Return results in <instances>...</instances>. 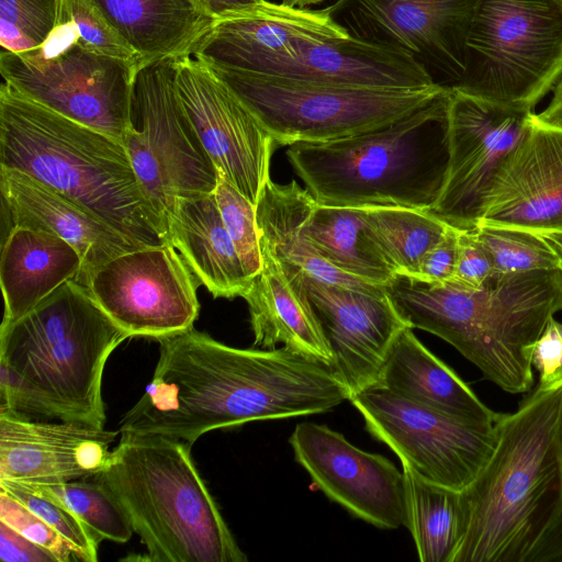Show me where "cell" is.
<instances>
[{"instance_id": "6da1fadb", "label": "cell", "mask_w": 562, "mask_h": 562, "mask_svg": "<svg viewBox=\"0 0 562 562\" xmlns=\"http://www.w3.org/2000/svg\"><path fill=\"white\" fill-rule=\"evenodd\" d=\"M150 383L119 431L193 445L250 422L322 414L349 392L333 364L285 346L240 349L194 327L159 340Z\"/></svg>"}, {"instance_id": "7a4b0ae2", "label": "cell", "mask_w": 562, "mask_h": 562, "mask_svg": "<svg viewBox=\"0 0 562 562\" xmlns=\"http://www.w3.org/2000/svg\"><path fill=\"white\" fill-rule=\"evenodd\" d=\"M495 425V448L462 491L452 562H562V386H537Z\"/></svg>"}, {"instance_id": "3957f363", "label": "cell", "mask_w": 562, "mask_h": 562, "mask_svg": "<svg viewBox=\"0 0 562 562\" xmlns=\"http://www.w3.org/2000/svg\"><path fill=\"white\" fill-rule=\"evenodd\" d=\"M130 335L77 279L0 327V412L104 428L102 375Z\"/></svg>"}, {"instance_id": "277c9868", "label": "cell", "mask_w": 562, "mask_h": 562, "mask_svg": "<svg viewBox=\"0 0 562 562\" xmlns=\"http://www.w3.org/2000/svg\"><path fill=\"white\" fill-rule=\"evenodd\" d=\"M385 290L409 327L440 337L513 394L533 385V344L562 311V269L493 274L475 290L395 276Z\"/></svg>"}, {"instance_id": "5b68a950", "label": "cell", "mask_w": 562, "mask_h": 562, "mask_svg": "<svg viewBox=\"0 0 562 562\" xmlns=\"http://www.w3.org/2000/svg\"><path fill=\"white\" fill-rule=\"evenodd\" d=\"M0 167L52 187L140 247L167 244L124 144L38 104L4 81Z\"/></svg>"}, {"instance_id": "8992f818", "label": "cell", "mask_w": 562, "mask_h": 562, "mask_svg": "<svg viewBox=\"0 0 562 562\" xmlns=\"http://www.w3.org/2000/svg\"><path fill=\"white\" fill-rule=\"evenodd\" d=\"M449 94L367 133L292 144L288 160L319 204L428 211L447 169Z\"/></svg>"}, {"instance_id": "52a82bcc", "label": "cell", "mask_w": 562, "mask_h": 562, "mask_svg": "<svg viewBox=\"0 0 562 562\" xmlns=\"http://www.w3.org/2000/svg\"><path fill=\"white\" fill-rule=\"evenodd\" d=\"M192 445L122 432L98 477L153 562H245L191 457Z\"/></svg>"}, {"instance_id": "ba28073f", "label": "cell", "mask_w": 562, "mask_h": 562, "mask_svg": "<svg viewBox=\"0 0 562 562\" xmlns=\"http://www.w3.org/2000/svg\"><path fill=\"white\" fill-rule=\"evenodd\" d=\"M211 68L251 111L276 144L283 146L330 142L367 133L450 91L439 85L418 89L335 86Z\"/></svg>"}, {"instance_id": "9c48e42d", "label": "cell", "mask_w": 562, "mask_h": 562, "mask_svg": "<svg viewBox=\"0 0 562 562\" xmlns=\"http://www.w3.org/2000/svg\"><path fill=\"white\" fill-rule=\"evenodd\" d=\"M562 78V0H479L454 89L531 110Z\"/></svg>"}, {"instance_id": "30bf717a", "label": "cell", "mask_w": 562, "mask_h": 562, "mask_svg": "<svg viewBox=\"0 0 562 562\" xmlns=\"http://www.w3.org/2000/svg\"><path fill=\"white\" fill-rule=\"evenodd\" d=\"M175 60H157L138 68L134 82L133 126L123 138L167 244L168 217L175 199L213 193L218 179L217 169L177 95Z\"/></svg>"}, {"instance_id": "8fae6325", "label": "cell", "mask_w": 562, "mask_h": 562, "mask_svg": "<svg viewBox=\"0 0 562 562\" xmlns=\"http://www.w3.org/2000/svg\"><path fill=\"white\" fill-rule=\"evenodd\" d=\"M367 430L420 479L463 491L488 461L496 423L449 415L372 385L350 400Z\"/></svg>"}, {"instance_id": "7c38bea8", "label": "cell", "mask_w": 562, "mask_h": 562, "mask_svg": "<svg viewBox=\"0 0 562 562\" xmlns=\"http://www.w3.org/2000/svg\"><path fill=\"white\" fill-rule=\"evenodd\" d=\"M138 64L89 50L78 43L49 58L1 50L3 81L26 98L123 143L133 126Z\"/></svg>"}, {"instance_id": "4fadbf2b", "label": "cell", "mask_w": 562, "mask_h": 562, "mask_svg": "<svg viewBox=\"0 0 562 562\" xmlns=\"http://www.w3.org/2000/svg\"><path fill=\"white\" fill-rule=\"evenodd\" d=\"M533 111L451 89L447 109L448 161L429 213L459 229L477 227L496 178L529 130Z\"/></svg>"}, {"instance_id": "5bb4252c", "label": "cell", "mask_w": 562, "mask_h": 562, "mask_svg": "<svg viewBox=\"0 0 562 562\" xmlns=\"http://www.w3.org/2000/svg\"><path fill=\"white\" fill-rule=\"evenodd\" d=\"M104 313L130 337L159 340L193 328L200 284L170 244L123 252L85 281Z\"/></svg>"}, {"instance_id": "9a60e30c", "label": "cell", "mask_w": 562, "mask_h": 562, "mask_svg": "<svg viewBox=\"0 0 562 562\" xmlns=\"http://www.w3.org/2000/svg\"><path fill=\"white\" fill-rule=\"evenodd\" d=\"M479 0H337L331 18L355 38L404 50L435 83L454 89Z\"/></svg>"}, {"instance_id": "2e32d148", "label": "cell", "mask_w": 562, "mask_h": 562, "mask_svg": "<svg viewBox=\"0 0 562 562\" xmlns=\"http://www.w3.org/2000/svg\"><path fill=\"white\" fill-rule=\"evenodd\" d=\"M175 69L177 95L217 172L257 205L270 180L272 136L206 64L184 56Z\"/></svg>"}, {"instance_id": "e0dca14e", "label": "cell", "mask_w": 562, "mask_h": 562, "mask_svg": "<svg viewBox=\"0 0 562 562\" xmlns=\"http://www.w3.org/2000/svg\"><path fill=\"white\" fill-rule=\"evenodd\" d=\"M289 443L313 484L333 502L378 528L405 526L404 473L385 457L363 451L315 423L297 424Z\"/></svg>"}, {"instance_id": "ac0fdd59", "label": "cell", "mask_w": 562, "mask_h": 562, "mask_svg": "<svg viewBox=\"0 0 562 562\" xmlns=\"http://www.w3.org/2000/svg\"><path fill=\"white\" fill-rule=\"evenodd\" d=\"M300 272L331 351L333 367L351 398L378 383L394 339L408 324L397 312L385 286L364 291L319 281L302 270Z\"/></svg>"}, {"instance_id": "d6986e66", "label": "cell", "mask_w": 562, "mask_h": 562, "mask_svg": "<svg viewBox=\"0 0 562 562\" xmlns=\"http://www.w3.org/2000/svg\"><path fill=\"white\" fill-rule=\"evenodd\" d=\"M119 434L0 412V481L54 485L97 476L106 468Z\"/></svg>"}, {"instance_id": "ffe728a7", "label": "cell", "mask_w": 562, "mask_h": 562, "mask_svg": "<svg viewBox=\"0 0 562 562\" xmlns=\"http://www.w3.org/2000/svg\"><path fill=\"white\" fill-rule=\"evenodd\" d=\"M232 70L335 86L418 89L437 85L406 52L351 35L297 40L284 52Z\"/></svg>"}, {"instance_id": "44dd1931", "label": "cell", "mask_w": 562, "mask_h": 562, "mask_svg": "<svg viewBox=\"0 0 562 562\" xmlns=\"http://www.w3.org/2000/svg\"><path fill=\"white\" fill-rule=\"evenodd\" d=\"M480 225L562 233V127L533 113L496 178Z\"/></svg>"}, {"instance_id": "7402d4cb", "label": "cell", "mask_w": 562, "mask_h": 562, "mask_svg": "<svg viewBox=\"0 0 562 562\" xmlns=\"http://www.w3.org/2000/svg\"><path fill=\"white\" fill-rule=\"evenodd\" d=\"M0 191L9 229L27 227L69 243L82 259L77 278L81 283L112 258L142 248L95 214L27 173L0 167Z\"/></svg>"}, {"instance_id": "603a6c76", "label": "cell", "mask_w": 562, "mask_h": 562, "mask_svg": "<svg viewBox=\"0 0 562 562\" xmlns=\"http://www.w3.org/2000/svg\"><path fill=\"white\" fill-rule=\"evenodd\" d=\"M321 37L350 35L327 8H293L265 0L215 21L192 56L211 67L236 69L250 59L284 52L297 40Z\"/></svg>"}, {"instance_id": "cb8c5ba5", "label": "cell", "mask_w": 562, "mask_h": 562, "mask_svg": "<svg viewBox=\"0 0 562 562\" xmlns=\"http://www.w3.org/2000/svg\"><path fill=\"white\" fill-rule=\"evenodd\" d=\"M262 268L251 280L247 302L254 346H283L333 364V355L302 283L300 269L260 245Z\"/></svg>"}, {"instance_id": "d4e9b609", "label": "cell", "mask_w": 562, "mask_h": 562, "mask_svg": "<svg viewBox=\"0 0 562 562\" xmlns=\"http://www.w3.org/2000/svg\"><path fill=\"white\" fill-rule=\"evenodd\" d=\"M168 235L169 244L215 299H244L251 280L224 225L214 192L176 198Z\"/></svg>"}, {"instance_id": "484cf974", "label": "cell", "mask_w": 562, "mask_h": 562, "mask_svg": "<svg viewBox=\"0 0 562 562\" xmlns=\"http://www.w3.org/2000/svg\"><path fill=\"white\" fill-rule=\"evenodd\" d=\"M82 269L79 252L63 238L42 231L13 226L1 249L0 283L4 313L11 323L71 279Z\"/></svg>"}, {"instance_id": "4316f807", "label": "cell", "mask_w": 562, "mask_h": 562, "mask_svg": "<svg viewBox=\"0 0 562 562\" xmlns=\"http://www.w3.org/2000/svg\"><path fill=\"white\" fill-rule=\"evenodd\" d=\"M138 57L139 67L192 56L215 23L194 0H92Z\"/></svg>"}, {"instance_id": "83f0119b", "label": "cell", "mask_w": 562, "mask_h": 562, "mask_svg": "<svg viewBox=\"0 0 562 562\" xmlns=\"http://www.w3.org/2000/svg\"><path fill=\"white\" fill-rule=\"evenodd\" d=\"M375 385L464 419L496 423L502 415L483 404L450 367L417 339L409 326L394 339Z\"/></svg>"}, {"instance_id": "f1b7e54d", "label": "cell", "mask_w": 562, "mask_h": 562, "mask_svg": "<svg viewBox=\"0 0 562 562\" xmlns=\"http://www.w3.org/2000/svg\"><path fill=\"white\" fill-rule=\"evenodd\" d=\"M315 203L310 191L302 189L295 180L279 184L270 179L256 205L260 245L283 263L319 281L364 291L383 289L334 268L317 252L305 232Z\"/></svg>"}, {"instance_id": "f546056e", "label": "cell", "mask_w": 562, "mask_h": 562, "mask_svg": "<svg viewBox=\"0 0 562 562\" xmlns=\"http://www.w3.org/2000/svg\"><path fill=\"white\" fill-rule=\"evenodd\" d=\"M317 252L334 268L363 282L387 285L395 273L366 232L361 207L315 203L305 224Z\"/></svg>"}, {"instance_id": "4dcf8cb0", "label": "cell", "mask_w": 562, "mask_h": 562, "mask_svg": "<svg viewBox=\"0 0 562 562\" xmlns=\"http://www.w3.org/2000/svg\"><path fill=\"white\" fill-rule=\"evenodd\" d=\"M406 524L422 562H452L468 524L462 491L429 483L403 467Z\"/></svg>"}, {"instance_id": "1f68e13d", "label": "cell", "mask_w": 562, "mask_h": 562, "mask_svg": "<svg viewBox=\"0 0 562 562\" xmlns=\"http://www.w3.org/2000/svg\"><path fill=\"white\" fill-rule=\"evenodd\" d=\"M366 232L395 276L415 279L424 255L450 225L428 211L361 207Z\"/></svg>"}, {"instance_id": "d6a6232c", "label": "cell", "mask_w": 562, "mask_h": 562, "mask_svg": "<svg viewBox=\"0 0 562 562\" xmlns=\"http://www.w3.org/2000/svg\"><path fill=\"white\" fill-rule=\"evenodd\" d=\"M24 486L65 505L101 541L124 543L134 533L124 509L95 476L54 485Z\"/></svg>"}, {"instance_id": "836d02e7", "label": "cell", "mask_w": 562, "mask_h": 562, "mask_svg": "<svg viewBox=\"0 0 562 562\" xmlns=\"http://www.w3.org/2000/svg\"><path fill=\"white\" fill-rule=\"evenodd\" d=\"M474 232L492 259L494 274L562 269L561 251L539 234L487 225H480Z\"/></svg>"}, {"instance_id": "e575fe53", "label": "cell", "mask_w": 562, "mask_h": 562, "mask_svg": "<svg viewBox=\"0 0 562 562\" xmlns=\"http://www.w3.org/2000/svg\"><path fill=\"white\" fill-rule=\"evenodd\" d=\"M60 0H0L1 50L25 54L38 48L55 29Z\"/></svg>"}, {"instance_id": "d590c367", "label": "cell", "mask_w": 562, "mask_h": 562, "mask_svg": "<svg viewBox=\"0 0 562 562\" xmlns=\"http://www.w3.org/2000/svg\"><path fill=\"white\" fill-rule=\"evenodd\" d=\"M214 196L244 270L252 280L262 268L256 205L221 172Z\"/></svg>"}, {"instance_id": "8d00e7d4", "label": "cell", "mask_w": 562, "mask_h": 562, "mask_svg": "<svg viewBox=\"0 0 562 562\" xmlns=\"http://www.w3.org/2000/svg\"><path fill=\"white\" fill-rule=\"evenodd\" d=\"M0 488L11 494L55 529L70 544L77 561H98L101 540L65 505L18 483L0 481Z\"/></svg>"}, {"instance_id": "74e56055", "label": "cell", "mask_w": 562, "mask_h": 562, "mask_svg": "<svg viewBox=\"0 0 562 562\" xmlns=\"http://www.w3.org/2000/svg\"><path fill=\"white\" fill-rule=\"evenodd\" d=\"M58 18L72 24L77 43L82 47L138 64L136 53L92 0H60Z\"/></svg>"}, {"instance_id": "f35d334b", "label": "cell", "mask_w": 562, "mask_h": 562, "mask_svg": "<svg viewBox=\"0 0 562 562\" xmlns=\"http://www.w3.org/2000/svg\"><path fill=\"white\" fill-rule=\"evenodd\" d=\"M0 520L48 549L58 562L77 561L70 544L43 518L0 488Z\"/></svg>"}, {"instance_id": "ab89813d", "label": "cell", "mask_w": 562, "mask_h": 562, "mask_svg": "<svg viewBox=\"0 0 562 562\" xmlns=\"http://www.w3.org/2000/svg\"><path fill=\"white\" fill-rule=\"evenodd\" d=\"M494 274L492 259L473 229H459L458 256L454 273L448 282L475 290L482 288Z\"/></svg>"}, {"instance_id": "60d3db41", "label": "cell", "mask_w": 562, "mask_h": 562, "mask_svg": "<svg viewBox=\"0 0 562 562\" xmlns=\"http://www.w3.org/2000/svg\"><path fill=\"white\" fill-rule=\"evenodd\" d=\"M531 364L539 372L538 387L562 386V322L550 318L533 344Z\"/></svg>"}, {"instance_id": "b9f144b4", "label": "cell", "mask_w": 562, "mask_h": 562, "mask_svg": "<svg viewBox=\"0 0 562 562\" xmlns=\"http://www.w3.org/2000/svg\"><path fill=\"white\" fill-rule=\"evenodd\" d=\"M459 228L449 226L443 236L422 258L416 278L428 284L448 283L454 273Z\"/></svg>"}, {"instance_id": "7bdbcfd3", "label": "cell", "mask_w": 562, "mask_h": 562, "mask_svg": "<svg viewBox=\"0 0 562 562\" xmlns=\"http://www.w3.org/2000/svg\"><path fill=\"white\" fill-rule=\"evenodd\" d=\"M0 559L4 562H58L45 547L0 520Z\"/></svg>"}, {"instance_id": "ee69618b", "label": "cell", "mask_w": 562, "mask_h": 562, "mask_svg": "<svg viewBox=\"0 0 562 562\" xmlns=\"http://www.w3.org/2000/svg\"><path fill=\"white\" fill-rule=\"evenodd\" d=\"M212 18L217 20L231 18L265 0H194Z\"/></svg>"}, {"instance_id": "f6af8a7d", "label": "cell", "mask_w": 562, "mask_h": 562, "mask_svg": "<svg viewBox=\"0 0 562 562\" xmlns=\"http://www.w3.org/2000/svg\"><path fill=\"white\" fill-rule=\"evenodd\" d=\"M536 117L548 125L562 127V78L553 88V95L547 108L536 114Z\"/></svg>"}, {"instance_id": "bcb514c9", "label": "cell", "mask_w": 562, "mask_h": 562, "mask_svg": "<svg viewBox=\"0 0 562 562\" xmlns=\"http://www.w3.org/2000/svg\"><path fill=\"white\" fill-rule=\"evenodd\" d=\"M325 0H282V4L293 8H306L312 4L321 3Z\"/></svg>"}, {"instance_id": "7dc6e473", "label": "cell", "mask_w": 562, "mask_h": 562, "mask_svg": "<svg viewBox=\"0 0 562 562\" xmlns=\"http://www.w3.org/2000/svg\"><path fill=\"white\" fill-rule=\"evenodd\" d=\"M541 236H543L551 244H553L559 250H562V233H551Z\"/></svg>"}, {"instance_id": "c3c4849f", "label": "cell", "mask_w": 562, "mask_h": 562, "mask_svg": "<svg viewBox=\"0 0 562 562\" xmlns=\"http://www.w3.org/2000/svg\"><path fill=\"white\" fill-rule=\"evenodd\" d=\"M560 251H561V254H562V250H560Z\"/></svg>"}]
</instances>
